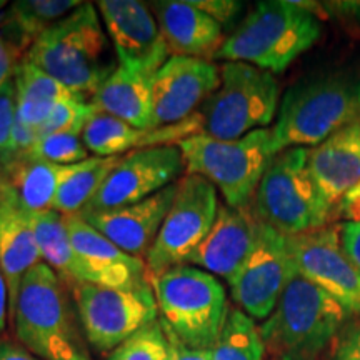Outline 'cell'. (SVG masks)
<instances>
[{"instance_id": "obj_1", "label": "cell", "mask_w": 360, "mask_h": 360, "mask_svg": "<svg viewBox=\"0 0 360 360\" xmlns=\"http://www.w3.org/2000/svg\"><path fill=\"white\" fill-rule=\"evenodd\" d=\"M360 117V70L340 69L304 77L278 105L272 152L315 147Z\"/></svg>"}, {"instance_id": "obj_2", "label": "cell", "mask_w": 360, "mask_h": 360, "mask_svg": "<svg viewBox=\"0 0 360 360\" xmlns=\"http://www.w3.org/2000/svg\"><path fill=\"white\" fill-rule=\"evenodd\" d=\"M322 22L292 0L259 2L224 40L214 60L245 62L281 74L321 39Z\"/></svg>"}, {"instance_id": "obj_3", "label": "cell", "mask_w": 360, "mask_h": 360, "mask_svg": "<svg viewBox=\"0 0 360 360\" xmlns=\"http://www.w3.org/2000/svg\"><path fill=\"white\" fill-rule=\"evenodd\" d=\"M105 49L107 37L97 7L82 2L51 27L20 60L47 72L89 102L114 70L102 64Z\"/></svg>"}, {"instance_id": "obj_4", "label": "cell", "mask_w": 360, "mask_h": 360, "mask_svg": "<svg viewBox=\"0 0 360 360\" xmlns=\"http://www.w3.org/2000/svg\"><path fill=\"white\" fill-rule=\"evenodd\" d=\"M347 312L299 274L260 326L272 360H319L344 327Z\"/></svg>"}, {"instance_id": "obj_5", "label": "cell", "mask_w": 360, "mask_h": 360, "mask_svg": "<svg viewBox=\"0 0 360 360\" xmlns=\"http://www.w3.org/2000/svg\"><path fill=\"white\" fill-rule=\"evenodd\" d=\"M15 335L40 360H92L57 274L40 262L27 274L17 297Z\"/></svg>"}, {"instance_id": "obj_6", "label": "cell", "mask_w": 360, "mask_h": 360, "mask_svg": "<svg viewBox=\"0 0 360 360\" xmlns=\"http://www.w3.org/2000/svg\"><path fill=\"white\" fill-rule=\"evenodd\" d=\"M160 322L191 349L210 350L229 314L219 278L193 265H179L152 281Z\"/></svg>"}, {"instance_id": "obj_7", "label": "cell", "mask_w": 360, "mask_h": 360, "mask_svg": "<svg viewBox=\"0 0 360 360\" xmlns=\"http://www.w3.org/2000/svg\"><path fill=\"white\" fill-rule=\"evenodd\" d=\"M177 146L186 162V174L209 180L231 207L252 204L274 159L270 129L254 130L237 141H219L200 132Z\"/></svg>"}, {"instance_id": "obj_8", "label": "cell", "mask_w": 360, "mask_h": 360, "mask_svg": "<svg viewBox=\"0 0 360 360\" xmlns=\"http://www.w3.org/2000/svg\"><path fill=\"white\" fill-rule=\"evenodd\" d=\"M252 205L260 222L287 237L326 227L332 214L309 172L305 147L287 148L274 155Z\"/></svg>"}, {"instance_id": "obj_9", "label": "cell", "mask_w": 360, "mask_h": 360, "mask_svg": "<svg viewBox=\"0 0 360 360\" xmlns=\"http://www.w3.org/2000/svg\"><path fill=\"white\" fill-rule=\"evenodd\" d=\"M278 82L267 70L225 62L220 85L200 107L202 134L219 141H237L259 129H267L278 109Z\"/></svg>"}, {"instance_id": "obj_10", "label": "cell", "mask_w": 360, "mask_h": 360, "mask_svg": "<svg viewBox=\"0 0 360 360\" xmlns=\"http://www.w3.org/2000/svg\"><path fill=\"white\" fill-rule=\"evenodd\" d=\"M84 335L94 350L112 352L148 323L159 319L152 285L117 289L96 283L72 287Z\"/></svg>"}, {"instance_id": "obj_11", "label": "cell", "mask_w": 360, "mask_h": 360, "mask_svg": "<svg viewBox=\"0 0 360 360\" xmlns=\"http://www.w3.org/2000/svg\"><path fill=\"white\" fill-rule=\"evenodd\" d=\"M219 212L217 188L199 175H184L159 236L146 257L148 281L187 265V259L210 232Z\"/></svg>"}, {"instance_id": "obj_12", "label": "cell", "mask_w": 360, "mask_h": 360, "mask_svg": "<svg viewBox=\"0 0 360 360\" xmlns=\"http://www.w3.org/2000/svg\"><path fill=\"white\" fill-rule=\"evenodd\" d=\"M295 274L289 238L260 222L254 249L229 283L233 302L249 317L265 321Z\"/></svg>"}, {"instance_id": "obj_13", "label": "cell", "mask_w": 360, "mask_h": 360, "mask_svg": "<svg viewBox=\"0 0 360 360\" xmlns=\"http://www.w3.org/2000/svg\"><path fill=\"white\" fill-rule=\"evenodd\" d=\"M186 175L179 146L137 148L122 155L82 212H97L142 202ZM80 212V214H82Z\"/></svg>"}, {"instance_id": "obj_14", "label": "cell", "mask_w": 360, "mask_h": 360, "mask_svg": "<svg viewBox=\"0 0 360 360\" xmlns=\"http://www.w3.org/2000/svg\"><path fill=\"white\" fill-rule=\"evenodd\" d=\"M287 238L297 274L332 297L349 315L360 314V270L342 247L340 225L327 224Z\"/></svg>"}, {"instance_id": "obj_15", "label": "cell", "mask_w": 360, "mask_h": 360, "mask_svg": "<svg viewBox=\"0 0 360 360\" xmlns=\"http://www.w3.org/2000/svg\"><path fill=\"white\" fill-rule=\"evenodd\" d=\"M96 7L119 65L155 75L170 53L150 7L137 0H101Z\"/></svg>"}, {"instance_id": "obj_16", "label": "cell", "mask_w": 360, "mask_h": 360, "mask_svg": "<svg viewBox=\"0 0 360 360\" xmlns=\"http://www.w3.org/2000/svg\"><path fill=\"white\" fill-rule=\"evenodd\" d=\"M220 85V67L212 60L172 56L154 79L152 127H167L191 119Z\"/></svg>"}, {"instance_id": "obj_17", "label": "cell", "mask_w": 360, "mask_h": 360, "mask_svg": "<svg viewBox=\"0 0 360 360\" xmlns=\"http://www.w3.org/2000/svg\"><path fill=\"white\" fill-rule=\"evenodd\" d=\"M259 225L260 220L252 204L245 207L219 205L212 229L187 259V265L224 277L231 283L254 249Z\"/></svg>"}, {"instance_id": "obj_18", "label": "cell", "mask_w": 360, "mask_h": 360, "mask_svg": "<svg viewBox=\"0 0 360 360\" xmlns=\"http://www.w3.org/2000/svg\"><path fill=\"white\" fill-rule=\"evenodd\" d=\"M177 191L179 182H175L137 204L77 215L125 254L146 260L174 204Z\"/></svg>"}, {"instance_id": "obj_19", "label": "cell", "mask_w": 360, "mask_h": 360, "mask_svg": "<svg viewBox=\"0 0 360 360\" xmlns=\"http://www.w3.org/2000/svg\"><path fill=\"white\" fill-rule=\"evenodd\" d=\"M65 224L80 262L82 283L117 289L150 283L146 260L125 254L79 215H65Z\"/></svg>"}, {"instance_id": "obj_20", "label": "cell", "mask_w": 360, "mask_h": 360, "mask_svg": "<svg viewBox=\"0 0 360 360\" xmlns=\"http://www.w3.org/2000/svg\"><path fill=\"white\" fill-rule=\"evenodd\" d=\"M202 132L199 112L184 122L159 129H139L103 112H94L82 130V141L97 157L125 155L137 148L177 146L180 141Z\"/></svg>"}, {"instance_id": "obj_21", "label": "cell", "mask_w": 360, "mask_h": 360, "mask_svg": "<svg viewBox=\"0 0 360 360\" xmlns=\"http://www.w3.org/2000/svg\"><path fill=\"white\" fill-rule=\"evenodd\" d=\"M309 172L332 210L360 182V117L309 148Z\"/></svg>"}, {"instance_id": "obj_22", "label": "cell", "mask_w": 360, "mask_h": 360, "mask_svg": "<svg viewBox=\"0 0 360 360\" xmlns=\"http://www.w3.org/2000/svg\"><path fill=\"white\" fill-rule=\"evenodd\" d=\"M42 262L32 214L4 186L0 192V267L8 287V315L13 319L17 297L27 274Z\"/></svg>"}, {"instance_id": "obj_23", "label": "cell", "mask_w": 360, "mask_h": 360, "mask_svg": "<svg viewBox=\"0 0 360 360\" xmlns=\"http://www.w3.org/2000/svg\"><path fill=\"white\" fill-rule=\"evenodd\" d=\"M150 11L170 57H193L214 60L224 44V32L214 19L188 4V0H157Z\"/></svg>"}, {"instance_id": "obj_24", "label": "cell", "mask_w": 360, "mask_h": 360, "mask_svg": "<svg viewBox=\"0 0 360 360\" xmlns=\"http://www.w3.org/2000/svg\"><path fill=\"white\" fill-rule=\"evenodd\" d=\"M154 79L155 75L117 65L90 98V103L98 112L124 120L134 127L154 129Z\"/></svg>"}, {"instance_id": "obj_25", "label": "cell", "mask_w": 360, "mask_h": 360, "mask_svg": "<svg viewBox=\"0 0 360 360\" xmlns=\"http://www.w3.org/2000/svg\"><path fill=\"white\" fill-rule=\"evenodd\" d=\"M65 165H57L30 154H15L0 164L4 186L30 214L52 209Z\"/></svg>"}, {"instance_id": "obj_26", "label": "cell", "mask_w": 360, "mask_h": 360, "mask_svg": "<svg viewBox=\"0 0 360 360\" xmlns=\"http://www.w3.org/2000/svg\"><path fill=\"white\" fill-rule=\"evenodd\" d=\"M13 80L17 87V120L27 127L39 129L58 102L79 98L60 80L25 60H19L15 65Z\"/></svg>"}, {"instance_id": "obj_27", "label": "cell", "mask_w": 360, "mask_h": 360, "mask_svg": "<svg viewBox=\"0 0 360 360\" xmlns=\"http://www.w3.org/2000/svg\"><path fill=\"white\" fill-rule=\"evenodd\" d=\"M82 2L77 0H19L7 11L6 27L7 42L12 51L20 57L47 32L51 27L74 12Z\"/></svg>"}, {"instance_id": "obj_28", "label": "cell", "mask_w": 360, "mask_h": 360, "mask_svg": "<svg viewBox=\"0 0 360 360\" xmlns=\"http://www.w3.org/2000/svg\"><path fill=\"white\" fill-rule=\"evenodd\" d=\"M32 225L40 252V259L49 265L64 285L70 289L82 283L80 262L72 245L65 215L49 209L44 212L32 214Z\"/></svg>"}, {"instance_id": "obj_29", "label": "cell", "mask_w": 360, "mask_h": 360, "mask_svg": "<svg viewBox=\"0 0 360 360\" xmlns=\"http://www.w3.org/2000/svg\"><path fill=\"white\" fill-rule=\"evenodd\" d=\"M122 155L97 157L92 155L79 164L65 165L58 182L52 209L62 215H77L101 191L102 184L114 170Z\"/></svg>"}, {"instance_id": "obj_30", "label": "cell", "mask_w": 360, "mask_h": 360, "mask_svg": "<svg viewBox=\"0 0 360 360\" xmlns=\"http://www.w3.org/2000/svg\"><path fill=\"white\" fill-rule=\"evenodd\" d=\"M210 354L212 360H264L267 350L254 319L240 309L231 307Z\"/></svg>"}, {"instance_id": "obj_31", "label": "cell", "mask_w": 360, "mask_h": 360, "mask_svg": "<svg viewBox=\"0 0 360 360\" xmlns=\"http://www.w3.org/2000/svg\"><path fill=\"white\" fill-rule=\"evenodd\" d=\"M105 360H172V347L157 319L112 350Z\"/></svg>"}, {"instance_id": "obj_32", "label": "cell", "mask_w": 360, "mask_h": 360, "mask_svg": "<svg viewBox=\"0 0 360 360\" xmlns=\"http://www.w3.org/2000/svg\"><path fill=\"white\" fill-rule=\"evenodd\" d=\"M25 154L57 165H74L89 159V150L82 141V132H64L40 137Z\"/></svg>"}, {"instance_id": "obj_33", "label": "cell", "mask_w": 360, "mask_h": 360, "mask_svg": "<svg viewBox=\"0 0 360 360\" xmlns=\"http://www.w3.org/2000/svg\"><path fill=\"white\" fill-rule=\"evenodd\" d=\"M94 112H97L96 107L90 102L80 101V98H69V101L58 102L53 107L49 119L37 129L39 139L53 134L82 132Z\"/></svg>"}, {"instance_id": "obj_34", "label": "cell", "mask_w": 360, "mask_h": 360, "mask_svg": "<svg viewBox=\"0 0 360 360\" xmlns=\"http://www.w3.org/2000/svg\"><path fill=\"white\" fill-rule=\"evenodd\" d=\"M17 120V87L13 75L0 87V164L12 157V130Z\"/></svg>"}, {"instance_id": "obj_35", "label": "cell", "mask_w": 360, "mask_h": 360, "mask_svg": "<svg viewBox=\"0 0 360 360\" xmlns=\"http://www.w3.org/2000/svg\"><path fill=\"white\" fill-rule=\"evenodd\" d=\"M330 360H360V314L340 328L334 340Z\"/></svg>"}, {"instance_id": "obj_36", "label": "cell", "mask_w": 360, "mask_h": 360, "mask_svg": "<svg viewBox=\"0 0 360 360\" xmlns=\"http://www.w3.org/2000/svg\"><path fill=\"white\" fill-rule=\"evenodd\" d=\"M188 4L214 19L220 27L231 24L233 17L242 11V2L236 0H188Z\"/></svg>"}, {"instance_id": "obj_37", "label": "cell", "mask_w": 360, "mask_h": 360, "mask_svg": "<svg viewBox=\"0 0 360 360\" xmlns=\"http://www.w3.org/2000/svg\"><path fill=\"white\" fill-rule=\"evenodd\" d=\"M340 240L345 254L352 260L355 267L360 270V225L359 224H342Z\"/></svg>"}, {"instance_id": "obj_38", "label": "cell", "mask_w": 360, "mask_h": 360, "mask_svg": "<svg viewBox=\"0 0 360 360\" xmlns=\"http://www.w3.org/2000/svg\"><path fill=\"white\" fill-rule=\"evenodd\" d=\"M323 11L360 30V2H323Z\"/></svg>"}, {"instance_id": "obj_39", "label": "cell", "mask_w": 360, "mask_h": 360, "mask_svg": "<svg viewBox=\"0 0 360 360\" xmlns=\"http://www.w3.org/2000/svg\"><path fill=\"white\" fill-rule=\"evenodd\" d=\"M337 215L349 224H359L360 225V182L354 188L345 193L344 199L339 202L335 207Z\"/></svg>"}, {"instance_id": "obj_40", "label": "cell", "mask_w": 360, "mask_h": 360, "mask_svg": "<svg viewBox=\"0 0 360 360\" xmlns=\"http://www.w3.org/2000/svg\"><path fill=\"white\" fill-rule=\"evenodd\" d=\"M162 327H164L165 334L169 337L170 347H172V360H212V354H210V350L187 347V345H184L182 342L172 334L170 328L165 327L164 323H162Z\"/></svg>"}, {"instance_id": "obj_41", "label": "cell", "mask_w": 360, "mask_h": 360, "mask_svg": "<svg viewBox=\"0 0 360 360\" xmlns=\"http://www.w3.org/2000/svg\"><path fill=\"white\" fill-rule=\"evenodd\" d=\"M39 141V132L37 129L27 127L19 120H15L12 130V154H24V152L30 150L34 147V143Z\"/></svg>"}, {"instance_id": "obj_42", "label": "cell", "mask_w": 360, "mask_h": 360, "mask_svg": "<svg viewBox=\"0 0 360 360\" xmlns=\"http://www.w3.org/2000/svg\"><path fill=\"white\" fill-rule=\"evenodd\" d=\"M17 53L12 51V47L6 42V39L0 35V87L7 82L13 75L17 62Z\"/></svg>"}, {"instance_id": "obj_43", "label": "cell", "mask_w": 360, "mask_h": 360, "mask_svg": "<svg viewBox=\"0 0 360 360\" xmlns=\"http://www.w3.org/2000/svg\"><path fill=\"white\" fill-rule=\"evenodd\" d=\"M0 360H40L30 354L25 347L13 342L2 340L0 342Z\"/></svg>"}, {"instance_id": "obj_44", "label": "cell", "mask_w": 360, "mask_h": 360, "mask_svg": "<svg viewBox=\"0 0 360 360\" xmlns=\"http://www.w3.org/2000/svg\"><path fill=\"white\" fill-rule=\"evenodd\" d=\"M8 314V287L6 276H4L2 267H0V334L6 330Z\"/></svg>"}, {"instance_id": "obj_45", "label": "cell", "mask_w": 360, "mask_h": 360, "mask_svg": "<svg viewBox=\"0 0 360 360\" xmlns=\"http://www.w3.org/2000/svg\"><path fill=\"white\" fill-rule=\"evenodd\" d=\"M4 188V179H2V172H0V192H2Z\"/></svg>"}]
</instances>
